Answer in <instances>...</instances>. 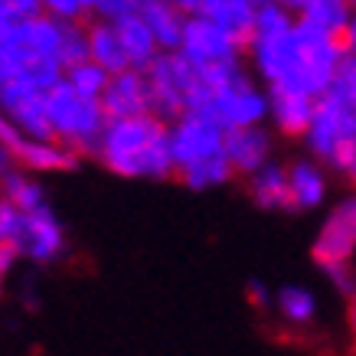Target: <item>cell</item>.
Returning a JSON list of instances; mask_svg holds the SVG:
<instances>
[{"mask_svg":"<svg viewBox=\"0 0 356 356\" xmlns=\"http://www.w3.org/2000/svg\"><path fill=\"white\" fill-rule=\"evenodd\" d=\"M95 157L111 173L131 177V180H167L177 173L170 124L157 115L108 118Z\"/></svg>","mask_w":356,"mask_h":356,"instance_id":"6da1fadb","label":"cell"},{"mask_svg":"<svg viewBox=\"0 0 356 356\" xmlns=\"http://www.w3.org/2000/svg\"><path fill=\"white\" fill-rule=\"evenodd\" d=\"M170 147L177 177L190 190H216L236 177L226 157V128L206 111H184L170 121Z\"/></svg>","mask_w":356,"mask_h":356,"instance_id":"7a4b0ae2","label":"cell"},{"mask_svg":"<svg viewBox=\"0 0 356 356\" xmlns=\"http://www.w3.org/2000/svg\"><path fill=\"white\" fill-rule=\"evenodd\" d=\"M196 76L200 79H196L190 111H206L226 131L265 124V118H268V92L255 86V79L245 76L242 63L206 69V72H196Z\"/></svg>","mask_w":356,"mask_h":356,"instance_id":"3957f363","label":"cell"},{"mask_svg":"<svg viewBox=\"0 0 356 356\" xmlns=\"http://www.w3.org/2000/svg\"><path fill=\"white\" fill-rule=\"evenodd\" d=\"M46 115H49V128L59 144L72 147L79 157H95L98 140L108 124V115L98 98L79 95L65 79H59L46 92Z\"/></svg>","mask_w":356,"mask_h":356,"instance_id":"277c9868","label":"cell"},{"mask_svg":"<svg viewBox=\"0 0 356 356\" xmlns=\"http://www.w3.org/2000/svg\"><path fill=\"white\" fill-rule=\"evenodd\" d=\"M304 144H307L311 157L340 170V163L346 161V154L356 144V105L324 92L317 98L314 118L304 131Z\"/></svg>","mask_w":356,"mask_h":356,"instance_id":"5b68a950","label":"cell"},{"mask_svg":"<svg viewBox=\"0 0 356 356\" xmlns=\"http://www.w3.org/2000/svg\"><path fill=\"white\" fill-rule=\"evenodd\" d=\"M147 88H151V115L163 118L167 124L177 121L184 111H190L196 92V69L186 63L184 56L177 53H161L147 69Z\"/></svg>","mask_w":356,"mask_h":356,"instance_id":"8992f818","label":"cell"},{"mask_svg":"<svg viewBox=\"0 0 356 356\" xmlns=\"http://www.w3.org/2000/svg\"><path fill=\"white\" fill-rule=\"evenodd\" d=\"M242 49H245V43L236 40L229 30H222L219 23L206 20L203 13H190L177 53L196 72H206V69H219V65H236L242 59Z\"/></svg>","mask_w":356,"mask_h":356,"instance_id":"52a82bcc","label":"cell"},{"mask_svg":"<svg viewBox=\"0 0 356 356\" xmlns=\"http://www.w3.org/2000/svg\"><path fill=\"white\" fill-rule=\"evenodd\" d=\"M13 245H17V252H20V259L49 265V261H56L59 255H63L65 229H63V222L56 219V213L49 209V206H40V209L23 213Z\"/></svg>","mask_w":356,"mask_h":356,"instance_id":"ba28073f","label":"cell"},{"mask_svg":"<svg viewBox=\"0 0 356 356\" xmlns=\"http://www.w3.org/2000/svg\"><path fill=\"white\" fill-rule=\"evenodd\" d=\"M356 255V196H346L330 209L324 226L314 238V259L327 265H340V261H353Z\"/></svg>","mask_w":356,"mask_h":356,"instance_id":"9c48e42d","label":"cell"},{"mask_svg":"<svg viewBox=\"0 0 356 356\" xmlns=\"http://www.w3.org/2000/svg\"><path fill=\"white\" fill-rule=\"evenodd\" d=\"M102 108L108 118H134L151 115V88L144 69H121L111 72L108 86L102 92Z\"/></svg>","mask_w":356,"mask_h":356,"instance_id":"30bf717a","label":"cell"},{"mask_svg":"<svg viewBox=\"0 0 356 356\" xmlns=\"http://www.w3.org/2000/svg\"><path fill=\"white\" fill-rule=\"evenodd\" d=\"M271 131L265 124H248V128L226 131V157L232 163L236 177H252L271 161Z\"/></svg>","mask_w":356,"mask_h":356,"instance_id":"8fae6325","label":"cell"},{"mask_svg":"<svg viewBox=\"0 0 356 356\" xmlns=\"http://www.w3.org/2000/svg\"><path fill=\"white\" fill-rule=\"evenodd\" d=\"M317 98L294 88H268V118L271 124L288 134V138H304V131L314 118Z\"/></svg>","mask_w":356,"mask_h":356,"instance_id":"7c38bea8","label":"cell"},{"mask_svg":"<svg viewBox=\"0 0 356 356\" xmlns=\"http://www.w3.org/2000/svg\"><path fill=\"white\" fill-rule=\"evenodd\" d=\"M79 163V154L72 147L59 144L56 138H26L17 151V167L30 173H63Z\"/></svg>","mask_w":356,"mask_h":356,"instance_id":"4fadbf2b","label":"cell"},{"mask_svg":"<svg viewBox=\"0 0 356 356\" xmlns=\"http://www.w3.org/2000/svg\"><path fill=\"white\" fill-rule=\"evenodd\" d=\"M259 3L261 0H203V13L206 20L219 23L222 30H229L236 40H242L248 49V40L255 33V17H259Z\"/></svg>","mask_w":356,"mask_h":356,"instance_id":"5bb4252c","label":"cell"},{"mask_svg":"<svg viewBox=\"0 0 356 356\" xmlns=\"http://www.w3.org/2000/svg\"><path fill=\"white\" fill-rule=\"evenodd\" d=\"M111 23H115V30H118V36H121V46H124V53H128L131 69H147V65L163 53L161 46H157V40H154L147 20L140 17V10L124 13V17H118V20H111Z\"/></svg>","mask_w":356,"mask_h":356,"instance_id":"9a60e30c","label":"cell"},{"mask_svg":"<svg viewBox=\"0 0 356 356\" xmlns=\"http://www.w3.org/2000/svg\"><path fill=\"white\" fill-rule=\"evenodd\" d=\"M140 17L147 20L154 40H157V46H161L163 53L180 49V40H184L186 17H190V13H184L180 7H173L167 0H144V3H140Z\"/></svg>","mask_w":356,"mask_h":356,"instance_id":"2e32d148","label":"cell"},{"mask_svg":"<svg viewBox=\"0 0 356 356\" xmlns=\"http://www.w3.org/2000/svg\"><path fill=\"white\" fill-rule=\"evenodd\" d=\"M291 209H317L327 196V177L317 161H294L288 167Z\"/></svg>","mask_w":356,"mask_h":356,"instance_id":"e0dca14e","label":"cell"},{"mask_svg":"<svg viewBox=\"0 0 356 356\" xmlns=\"http://www.w3.org/2000/svg\"><path fill=\"white\" fill-rule=\"evenodd\" d=\"M248 180V193L261 209H291V193H288V167L268 161L261 170H255Z\"/></svg>","mask_w":356,"mask_h":356,"instance_id":"ac0fdd59","label":"cell"},{"mask_svg":"<svg viewBox=\"0 0 356 356\" xmlns=\"http://www.w3.org/2000/svg\"><path fill=\"white\" fill-rule=\"evenodd\" d=\"M86 30H88V59H95L98 65H105L108 72L131 69L128 53H124V46H121V36H118V30H115V23L95 17Z\"/></svg>","mask_w":356,"mask_h":356,"instance_id":"d6986e66","label":"cell"},{"mask_svg":"<svg viewBox=\"0 0 356 356\" xmlns=\"http://www.w3.org/2000/svg\"><path fill=\"white\" fill-rule=\"evenodd\" d=\"M294 13L301 20L321 26V30L334 33V36H343L346 23L353 20L356 7H353V0H298Z\"/></svg>","mask_w":356,"mask_h":356,"instance_id":"ffe728a7","label":"cell"},{"mask_svg":"<svg viewBox=\"0 0 356 356\" xmlns=\"http://www.w3.org/2000/svg\"><path fill=\"white\" fill-rule=\"evenodd\" d=\"M0 196H7L20 213H30V209L46 206L43 184H36L30 177V170H23V167H10V170L0 177Z\"/></svg>","mask_w":356,"mask_h":356,"instance_id":"44dd1931","label":"cell"},{"mask_svg":"<svg viewBox=\"0 0 356 356\" xmlns=\"http://www.w3.org/2000/svg\"><path fill=\"white\" fill-rule=\"evenodd\" d=\"M278 314L294 327H304L314 321V314H317V298H314L307 288H298V284H288V288H281L278 298Z\"/></svg>","mask_w":356,"mask_h":356,"instance_id":"7402d4cb","label":"cell"},{"mask_svg":"<svg viewBox=\"0 0 356 356\" xmlns=\"http://www.w3.org/2000/svg\"><path fill=\"white\" fill-rule=\"evenodd\" d=\"M63 79L76 88L79 95L98 98V102H102V92H105V86H108L111 72L105 69V65H98L95 59H82V63L69 65V69L63 72Z\"/></svg>","mask_w":356,"mask_h":356,"instance_id":"603a6c76","label":"cell"},{"mask_svg":"<svg viewBox=\"0 0 356 356\" xmlns=\"http://www.w3.org/2000/svg\"><path fill=\"white\" fill-rule=\"evenodd\" d=\"M82 59H88V30L82 26V23L65 20V30H63V65L69 69V65L82 63Z\"/></svg>","mask_w":356,"mask_h":356,"instance_id":"cb8c5ba5","label":"cell"},{"mask_svg":"<svg viewBox=\"0 0 356 356\" xmlns=\"http://www.w3.org/2000/svg\"><path fill=\"white\" fill-rule=\"evenodd\" d=\"M40 3H43V13H49L56 20L82 23L92 13V0H40Z\"/></svg>","mask_w":356,"mask_h":356,"instance_id":"d4e9b609","label":"cell"},{"mask_svg":"<svg viewBox=\"0 0 356 356\" xmlns=\"http://www.w3.org/2000/svg\"><path fill=\"white\" fill-rule=\"evenodd\" d=\"M144 0H92V13L102 17V20H118L124 13L140 10Z\"/></svg>","mask_w":356,"mask_h":356,"instance_id":"484cf974","label":"cell"},{"mask_svg":"<svg viewBox=\"0 0 356 356\" xmlns=\"http://www.w3.org/2000/svg\"><path fill=\"white\" fill-rule=\"evenodd\" d=\"M327 278L334 281L337 288L350 298V294H356V268H353V261H340V265H327Z\"/></svg>","mask_w":356,"mask_h":356,"instance_id":"4316f807","label":"cell"},{"mask_svg":"<svg viewBox=\"0 0 356 356\" xmlns=\"http://www.w3.org/2000/svg\"><path fill=\"white\" fill-rule=\"evenodd\" d=\"M0 140H3V144L13 151V161H17V151H20L23 140H26V134H23V131L17 128L7 115H3V108H0Z\"/></svg>","mask_w":356,"mask_h":356,"instance_id":"83f0119b","label":"cell"},{"mask_svg":"<svg viewBox=\"0 0 356 356\" xmlns=\"http://www.w3.org/2000/svg\"><path fill=\"white\" fill-rule=\"evenodd\" d=\"M340 173H343L346 180H350V184L356 186V144H353V151L346 154V161L340 163Z\"/></svg>","mask_w":356,"mask_h":356,"instance_id":"f1b7e54d","label":"cell"},{"mask_svg":"<svg viewBox=\"0 0 356 356\" xmlns=\"http://www.w3.org/2000/svg\"><path fill=\"white\" fill-rule=\"evenodd\" d=\"M248 301H255L259 307H265V304H268V291H265V284H259V281H255V284H248Z\"/></svg>","mask_w":356,"mask_h":356,"instance_id":"f546056e","label":"cell"},{"mask_svg":"<svg viewBox=\"0 0 356 356\" xmlns=\"http://www.w3.org/2000/svg\"><path fill=\"white\" fill-rule=\"evenodd\" d=\"M10 167H17V161H13V151L7 147V144H3V140H0V177L10 170Z\"/></svg>","mask_w":356,"mask_h":356,"instance_id":"4dcf8cb0","label":"cell"},{"mask_svg":"<svg viewBox=\"0 0 356 356\" xmlns=\"http://www.w3.org/2000/svg\"><path fill=\"white\" fill-rule=\"evenodd\" d=\"M167 3L180 7L184 13H200V7H203V0H167Z\"/></svg>","mask_w":356,"mask_h":356,"instance_id":"1f68e13d","label":"cell"},{"mask_svg":"<svg viewBox=\"0 0 356 356\" xmlns=\"http://www.w3.org/2000/svg\"><path fill=\"white\" fill-rule=\"evenodd\" d=\"M346 324H350V334L356 340V294H350V307H346Z\"/></svg>","mask_w":356,"mask_h":356,"instance_id":"d6a6232c","label":"cell"},{"mask_svg":"<svg viewBox=\"0 0 356 356\" xmlns=\"http://www.w3.org/2000/svg\"><path fill=\"white\" fill-rule=\"evenodd\" d=\"M281 3H288V7H291V10H294V7H298V0H281Z\"/></svg>","mask_w":356,"mask_h":356,"instance_id":"836d02e7","label":"cell"},{"mask_svg":"<svg viewBox=\"0 0 356 356\" xmlns=\"http://www.w3.org/2000/svg\"><path fill=\"white\" fill-rule=\"evenodd\" d=\"M0 291H3V271H0Z\"/></svg>","mask_w":356,"mask_h":356,"instance_id":"e575fe53","label":"cell"},{"mask_svg":"<svg viewBox=\"0 0 356 356\" xmlns=\"http://www.w3.org/2000/svg\"><path fill=\"white\" fill-rule=\"evenodd\" d=\"M0 245H3V242H0Z\"/></svg>","mask_w":356,"mask_h":356,"instance_id":"d590c367","label":"cell"}]
</instances>
